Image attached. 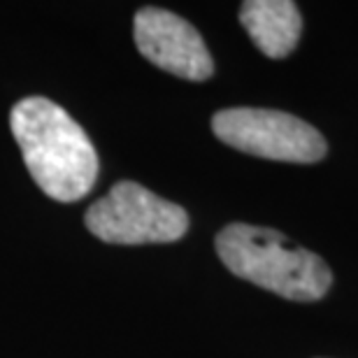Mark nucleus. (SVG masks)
I'll use <instances>...</instances> for the list:
<instances>
[{"mask_svg": "<svg viewBox=\"0 0 358 358\" xmlns=\"http://www.w3.org/2000/svg\"><path fill=\"white\" fill-rule=\"evenodd\" d=\"M10 126L35 184L59 203H73L93 189L98 154L84 128L47 98H24L12 107Z\"/></svg>", "mask_w": 358, "mask_h": 358, "instance_id": "nucleus-1", "label": "nucleus"}, {"mask_svg": "<svg viewBox=\"0 0 358 358\" xmlns=\"http://www.w3.org/2000/svg\"><path fill=\"white\" fill-rule=\"evenodd\" d=\"M217 254L233 275L298 303L324 298L333 282L324 259L272 228L226 226L217 235Z\"/></svg>", "mask_w": 358, "mask_h": 358, "instance_id": "nucleus-2", "label": "nucleus"}, {"mask_svg": "<svg viewBox=\"0 0 358 358\" xmlns=\"http://www.w3.org/2000/svg\"><path fill=\"white\" fill-rule=\"evenodd\" d=\"M87 228L110 245L175 242L189 231V214L135 182H119L87 212Z\"/></svg>", "mask_w": 358, "mask_h": 358, "instance_id": "nucleus-3", "label": "nucleus"}, {"mask_svg": "<svg viewBox=\"0 0 358 358\" xmlns=\"http://www.w3.org/2000/svg\"><path fill=\"white\" fill-rule=\"evenodd\" d=\"M214 135L238 152L284 163H317L326 156V140L317 128L289 112L261 107H231L212 119Z\"/></svg>", "mask_w": 358, "mask_h": 358, "instance_id": "nucleus-4", "label": "nucleus"}, {"mask_svg": "<svg viewBox=\"0 0 358 358\" xmlns=\"http://www.w3.org/2000/svg\"><path fill=\"white\" fill-rule=\"evenodd\" d=\"M133 35L140 54L170 75L205 82L214 73V61L200 33L175 12L145 7L135 14Z\"/></svg>", "mask_w": 358, "mask_h": 358, "instance_id": "nucleus-5", "label": "nucleus"}, {"mask_svg": "<svg viewBox=\"0 0 358 358\" xmlns=\"http://www.w3.org/2000/svg\"><path fill=\"white\" fill-rule=\"evenodd\" d=\"M240 21L254 45L270 59H284L296 49L303 33V17L291 0H247Z\"/></svg>", "mask_w": 358, "mask_h": 358, "instance_id": "nucleus-6", "label": "nucleus"}]
</instances>
